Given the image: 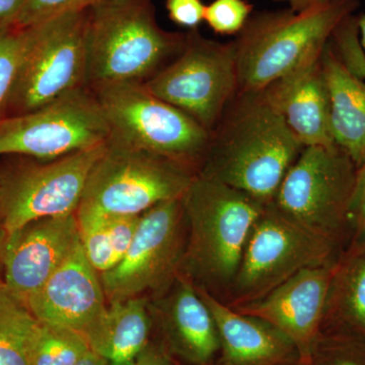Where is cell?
<instances>
[{"label":"cell","instance_id":"1","mask_svg":"<svg viewBox=\"0 0 365 365\" xmlns=\"http://www.w3.org/2000/svg\"><path fill=\"white\" fill-rule=\"evenodd\" d=\"M304 148L263 91H237L211 132L197 175L269 204Z\"/></svg>","mask_w":365,"mask_h":365},{"label":"cell","instance_id":"2","mask_svg":"<svg viewBox=\"0 0 365 365\" xmlns=\"http://www.w3.org/2000/svg\"><path fill=\"white\" fill-rule=\"evenodd\" d=\"M186 36L160 28L153 0H101L88 9L86 85L145 83L182 52Z\"/></svg>","mask_w":365,"mask_h":365},{"label":"cell","instance_id":"3","mask_svg":"<svg viewBox=\"0 0 365 365\" xmlns=\"http://www.w3.org/2000/svg\"><path fill=\"white\" fill-rule=\"evenodd\" d=\"M182 204L188 227L182 273L208 290H230L250 234L267 204L198 175Z\"/></svg>","mask_w":365,"mask_h":365},{"label":"cell","instance_id":"4","mask_svg":"<svg viewBox=\"0 0 365 365\" xmlns=\"http://www.w3.org/2000/svg\"><path fill=\"white\" fill-rule=\"evenodd\" d=\"M359 0H332L302 13L290 9L253 14L234 40L237 91H260L325 49Z\"/></svg>","mask_w":365,"mask_h":365},{"label":"cell","instance_id":"5","mask_svg":"<svg viewBox=\"0 0 365 365\" xmlns=\"http://www.w3.org/2000/svg\"><path fill=\"white\" fill-rule=\"evenodd\" d=\"M196 176L192 165L109 138L91 168L76 217L143 215L181 199Z\"/></svg>","mask_w":365,"mask_h":365},{"label":"cell","instance_id":"6","mask_svg":"<svg viewBox=\"0 0 365 365\" xmlns=\"http://www.w3.org/2000/svg\"><path fill=\"white\" fill-rule=\"evenodd\" d=\"M91 88L107 118L110 138L187 163L198 172L210 133L193 118L151 93L144 83H106Z\"/></svg>","mask_w":365,"mask_h":365},{"label":"cell","instance_id":"7","mask_svg":"<svg viewBox=\"0 0 365 365\" xmlns=\"http://www.w3.org/2000/svg\"><path fill=\"white\" fill-rule=\"evenodd\" d=\"M357 168L333 146H307L288 170L273 203L283 215L338 250L350 230Z\"/></svg>","mask_w":365,"mask_h":365},{"label":"cell","instance_id":"8","mask_svg":"<svg viewBox=\"0 0 365 365\" xmlns=\"http://www.w3.org/2000/svg\"><path fill=\"white\" fill-rule=\"evenodd\" d=\"M88 9L24 29L20 66L4 118L35 111L67 91L86 86Z\"/></svg>","mask_w":365,"mask_h":365},{"label":"cell","instance_id":"9","mask_svg":"<svg viewBox=\"0 0 365 365\" xmlns=\"http://www.w3.org/2000/svg\"><path fill=\"white\" fill-rule=\"evenodd\" d=\"M338 249L267 204L255 223L230 292V306L256 302L299 271L337 261Z\"/></svg>","mask_w":365,"mask_h":365},{"label":"cell","instance_id":"10","mask_svg":"<svg viewBox=\"0 0 365 365\" xmlns=\"http://www.w3.org/2000/svg\"><path fill=\"white\" fill-rule=\"evenodd\" d=\"M110 136L95 93L81 86L35 111L0 120V155L55 160L97 148Z\"/></svg>","mask_w":365,"mask_h":365},{"label":"cell","instance_id":"11","mask_svg":"<svg viewBox=\"0 0 365 365\" xmlns=\"http://www.w3.org/2000/svg\"><path fill=\"white\" fill-rule=\"evenodd\" d=\"M186 35L182 52L144 85L211 134L239 90L235 43L208 39L197 29Z\"/></svg>","mask_w":365,"mask_h":365},{"label":"cell","instance_id":"12","mask_svg":"<svg viewBox=\"0 0 365 365\" xmlns=\"http://www.w3.org/2000/svg\"><path fill=\"white\" fill-rule=\"evenodd\" d=\"M182 198L157 204L140 215L122 260L101 274L108 304L165 292L182 273L187 239Z\"/></svg>","mask_w":365,"mask_h":365},{"label":"cell","instance_id":"13","mask_svg":"<svg viewBox=\"0 0 365 365\" xmlns=\"http://www.w3.org/2000/svg\"><path fill=\"white\" fill-rule=\"evenodd\" d=\"M107 143L0 173V223L6 235L39 218L76 213L91 168Z\"/></svg>","mask_w":365,"mask_h":365},{"label":"cell","instance_id":"14","mask_svg":"<svg viewBox=\"0 0 365 365\" xmlns=\"http://www.w3.org/2000/svg\"><path fill=\"white\" fill-rule=\"evenodd\" d=\"M81 244L76 213L26 223L6 235L2 279L28 309L29 302Z\"/></svg>","mask_w":365,"mask_h":365},{"label":"cell","instance_id":"15","mask_svg":"<svg viewBox=\"0 0 365 365\" xmlns=\"http://www.w3.org/2000/svg\"><path fill=\"white\" fill-rule=\"evenodd\" d=\"M335 263L304 269L261 299L230 307L276 327L294 342L302 361L309 362L323 330Z\"/></svg>","mask_w":365,"mask_h":365},{"label":"cell","instance_id":"16","mask_svg":"<svg viewBox=\"0 0 365 365\" xmlns=\"http://www.w3.org/2000/svg\"><path fill=\"white\" fill-rule=\"evenodd\" d=\"M41 323L66 327L90 339L106 318L107 299L100 273L78 248L28 304Z\"/></svg>","mask_w":365,"mask_h":365},{"label":"cell","instance_id":"17","mask_svg":"<svg viewBox=\"0 0 365 365\" xmlns=\"http://www.w3.org/2000/svg\"><path fill=\"white\" fill-rule=\"evenodd\" d=\"M148 307L160 342L173 359L186 365H212L220 356L215 318L188 275L180 274L169 289L150 299Z\"/></svg>","mask_w":365,"mask_h":365},{"label":"cell","instance_id":"18","mask_svg":"<svg viewBox=\"0 0 365 365\" xmlns=\"http://www.w3.org/2000/svg\"><path fill=\"white\" fill-rule=\"evenodd\" d=\"M322 53L263 90L268 102L304 148L336 145Z\"/></svg>","mask_w":365,"mask_h":365},{"label":"cell","instance_id":"19","mask_svg":"<svg viewBox=\"0 0 365 365\" xmlns=\"http://www.w3.org/2000/svg\"><path fill=\"white\" fill-rule=\"evenodd\" d=\"M195 285L217 327L220 365H292L302 360L294 342L276 327L239 313L207 288Z\"/></svg>","mask_w":365,"mask_h":365},{"label":"cell","instance_id":"20","mask_svg":"<svg viewBox=\"0 0 365 365\" xmlns=\"http://www.w3.org/2000/svg\"><path fill=\"white\" fill-rule=\"evenodd\" d=\"M321 59L330 96L334 140L359 169L365 163V81L344 66L330 42Z\"/></svg>","mask_w":365,"mask_h":365},{"label":"cell","instance_id":"21","mask_svg":"<svg viewBox=\"0 0 365 365\" xmlns=\"http://www.w3.org/2000/svg\"><path fill=\"white\" fill-rule=\"evenodd\" d=\"M148 304V297L109 302L102 326L88 340L91 351L110 365H130L150 341Z\"/></svg>","mask_w":365,"mask_h":365},{"label":"cell","instance_id":"22","mask_svg":"<svg viewBox=\"0 0 365 365\" xmlns=\"http://www.w3.org/2000/svg\"><path fill=\"white\" fill-rule=\"evenodd\" d=\"M323 329L365 336V237L336 261Z\"/></svg>","mask_w":365,"mask_h":365},{"label":"cell","instance_id":"23","mask_svg":"<svg viewBox=\"0 0 365 365\" xmlns=\"http://www.w3.org/2000/svg\"><path fill=\"white\" fill-rule=\"evenodd\" d=\"M140 215L76 217L83 253L100 275L122 260L135 235Z\"/></svg>","mask_w":365,"mask_h":365},{"label":"cell","instance_id":"24","mask_svg":"<svg viewBox=\"0 0 365 365\" xmlns=\"http://www.w3.org/2000/svg\"><path fill=\"white\" fill-rule=\"evenodd\" d=\"M38 323L0 279V365H29V347Z\"/></svg>","mask_w":365,"mask_h":365},{"label":"cell","instance_id":"25","mask_svg":"<svg viewBox=\"0 0 365 365\" xmlns=\"http://www.w3.org/2000/svg\"><path fill=\"white\" fill-rule=\"evenodd\" d=\"M90 350L76 331L39 322L29 347V365H76Z\"/></svg>","mask_w":365,"mask_h":365},{"label":"cell","instance_id":"26","mask_svg":"<svg viewBox=\"0 0 365 365\" xmlns=\"http://www.w3.org/2000/svg\"><path fill=\"white\" fill-rule=\"evenodd\" d=\"M312 365H365V336L323 329L312 350Z\"/></svg>","mask_w":365,"mask_h":365},{"label":"cell","instance_id":"27","mask_svg":"<svg viewBox=\"0 0 365 365\" xmlns=\"http://www.w3.org/2000/svg\"><path fill=\"white\" fill-rule=\"evenodd\" d=\"M24 34V29L0 26V120L6 117L7 106L18 76Z\"/></svg>","mask_w":365,"mask_h":365},{"label":"cell","instance_id":"28","mask_svg":"<svg viewBox=\"0 0 365 365\" xmlns=\"http://www.w3.org/2000/svg\"><path fill=\"white\" fill-rule=\"evenodd\" d=\"M101 0H24L20 11L6 26L26 29L72 11H85Z\"/></svg>","mask_w":365,"mask_h":365},{"label":"cell","instance_id":"29","mask_svg":"<svg viewBox=\"0 0 365 365\" xmlns=\"http://www.w3.org/2000/svg\"><path fill=\"white\" fill-rule=\"evenodd\" d=\"M248 0H213L205 9L204 21L217 35H239L253 14Z\"/></svg>","mask_w":365,"mask_h":365},{"label":"cell","instance_id":"30","mask_svg":"<svg viewBox=\"0 0 365 365\" xmlns=\"http://www.w3.org/2000/svg\"><path fill=\"white\" fill-rule=\"evenodd\" d=\"M165 9L173 23L193 30L204 21L206 4L202 0H165Z\"/></svg>","mask_w":365,"mask_h":365},{"label":"cell","instance_id":"31","mask_svg":"<svg viewBox=\"0 0 365 365\" xmlns=\"http://www.w3.org/2000/svg\"><path fill=\"white\" fill-rule=\"evenodd\" d=\"M350 230L353 241H360L365 237V163L357 169L356 179L353 188L349 210Z\"/></svg>","mask_w":365,"mask_h":365},{"label":"cell","instance_id":"32","mask_svg":"<svg viewBox=\"0 0 365 365\" xmlns=\"http://www.w3.org/2000/svg\"><path fill=\"white\" fill-rule=\"evenodd\" d=\"M130 365H175V361L160 341L150 340Z\"/></svg>","mask_w":365,"mask_h":365},{"label":"cell","instance_id":"33","mask_svg":"<svg viewBox=\"0 0 365 365\" xmlns=\"http://www.w3.org/2000/svg\"><path fill=\"white\" fill-rule=\"evenodd\" d=\"M274 1L287 4L288 9L295 13H302L316 7L326 6L332 0H274Z\"/></svg>","mask_w":365,"mask_h":365},{"label":"cell","instance_id":"34","mask_svg":"<svg viewBox=\"0 0 365 365\" xmlns=\"http://www.w3.org/2000/svg\"><path fill=\"white\" fill-rule=\"evenodd\" d=\"M24 0H0V26L7 25L20 11Z\"/></svg>","mask_w":365,"mask_h":365},{"label":"cell","instance_id":"35","mask_svg":"<svg viewBox=\"0 0 365 365\" xmlns=\"http://www.w3.org/2000/svg\"><path fill=\"white\" fill-rule=\"evenodd\" d=\"M76 365H110L103 357L93 351H88Z\"/></svg>","mask_w":365,"mask_h":365},{"label":"cell","instance_id":"36","mask_svg":"<svg viewBox=\"0 0 365 365\" xmlns=\"http://www.w3.org/2000/svg\"><path fill=\"white\" fill-rule=\"evenodd\" d=\"M357 24H359L360 43H361L362 49L365 51V13L357 16Z\"/></svg>","mask_w":365,"mask_h":365},{"label":"cell","instance_id":"37","mask_svg":"<svg viewBox=\"0 0 365 365\" xmlns=\"http://www.w3.org/2000/svg\"><path fill=\"white\" fill-rule=\"evenodd\" d=\"M6 232L0 223V279H2V253H4V242H6Z\"/></svg>","mask_w":365,"mask_h":365},{"label":"cell","instance_id":"38","mask_svg":"<svg viewBox=\"0 0 365 365\" xmlns=\"http://www.w3.org/2000/svg\"><path fill=\"white\" fill-rule=\"evenodd\" d=\"M292 365H312V364H309V362H304V361H302V360H300V361L295 362V364H292Z\"/></svg>","mask_w":365,"mask_h":365}]
</instances>
